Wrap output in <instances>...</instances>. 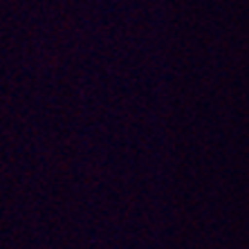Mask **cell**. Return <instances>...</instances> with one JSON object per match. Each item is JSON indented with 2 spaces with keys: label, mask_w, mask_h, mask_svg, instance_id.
Returning a JSON list of instances; mask_svg holds the SVG:
<instances>
[]
</instances>
